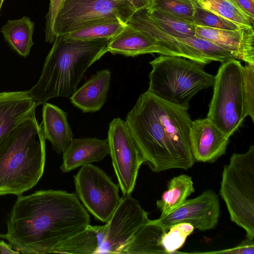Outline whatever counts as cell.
Here are the masks:
<instances>
[{
    "label": "cell",
    "instance_id": "6da1fadb",
    "mask_svg": "<svg viewBox=\"0 0 254 254\" xmlns=\"http://www.w3.org/2000/svg\"><path fill=\"white\" fill-rule=\"evenodd\" d=\"M90 223V216L75 193L40 190L18 196L7 220L4 238L19 253L49 254Z\"/></svg>",
    "mask_w": 254,
    "mask_h": 254
},
{
    "label": "cell",
    "instance_id": "7a4b0ae2",
    "mask_svg": "<svg viewBox=\"0 0 254 254\" xmlns=\"http://www.w3.org/2000/svg\"><path fill=\"white\" fill-rule=\"evenodd\" d=\"M125 122L143 164L152 172L187 170L193 165L189 140L192 121L188 110L147 90L140 95Z\"/></svg>",
    "mask_w": 254,
    "mask_h": 254
},
{
    "label": "cell",
    "instance_id": "3957f363",
    "mask_svg": "<svg viewBox=\"0 0 254 254\" xmlns=\"http://www.w3.org/2000/svg\"><path fill=\"white\" fill-rule=\"evenodd\" d=\"M110 40H69L64 35L57 36L37 83L28 90L37 105L70 96L87 69L108 52Z\"/></svg>",
    "mask_w": 254,
    "mask_h": 254
},
{
    "label": "cell",
    "instance_id": "277c9868",
    "mask_svg": "<svg viewBox=\"0 0 254 254\" xmlns=\"http://www.w3.org/2000/svg\"><path fill=\"white\" fill-rule=\"evenodd\" d=\"M46 139L36 115L22 123L0 143V195H20L42 177Z\"/></svg>",
    "mask_w": 254,
    "mask_h": 254
},
{
    "label": "cell",
    "instance_id": "5b68a950",
    "mask_svg": "<svg viewBox=\"0 0 254 254\" xmlns=\"http://www.w3.org/2000/svg\"><path fill=\"white\" fill-rule=\"evenodd\" d=\"M147 91L159 98L188 110L190 101L199 91L212 86L215 76L191 60L161 55L149 62Z\"/></svg>",
    "mask_w": 254,
    "mask_h": 254
},
{
    "label": "cell",
    "instance_id": "8992f818",
    "mask_svg": "<svg viewBox=\"0 0 254 254\" xmlns=\"http://www.w3.org/2000/svg\"><path fill=\"white\" fill-rule=\"evenodd\" d=\"M219 194L231 220L254 239V146L234 153L223 169Z\"/></svg>",
    "mask_w": 254,
    "mask_h": 254
},
{
    "label": "cell",
    "instance_id": "52a82bcc",
    "mask_svg": "<svg viewBox=\"0 0 254 254\" xmlns=\"http://www.w3.org/2000/svg\"><path fill=\"white\" fill-rule=\"evenodd\" d=\"M212 86L207 117L230 137L248 116L241 62L232 59L222 63Z\"/></svg>",
    "mask_w": 254,
    "mask_h": 254
},
{
    "label": "cell",
    "instance_id": "ba28073f",
    "mask_svg": "<svg viewBox=\"0 0 254 254\" xmlns=\"http://www.w3.org/2000/svg\"><path fill=\"white\" fill-rule=\"evenodd\" d=\"M135 11L127 0H63L53 31L57 37L100 23L126 25Z\"/></svg>",
    "mask_w": 254,
    "mask_h": 254
},
{
    "label": "cell",
    "instance_id": "9c48e42d",
    "mask_svg": "<svg viewBox=\"0 0 254 254\" xmlns=\"http://www.w3.org/2000/svg\"><path fill=\"white\" fill-rule=\"evenodd\" d=\"M78 198L96 219L107 222L120 202L119 186L92 164L81 166L74 176Z\"/></svg>",
    "mask_w": 254,
    "mask_h": 254
},
{
    "label": "cell",
    "instance_id": "30bf717a",
    "mask_svg": "<svg viewBox=\"0 0 254 254\" xmlns=\"http://www.w3.org/2000/svg\"><path fill=\"white\" fill-rule=\"evenodd\" d=\"M148 213L131 195L121 197L118 206L103 226H92L97 234L96 254H118L148 221Z\"/></svg>",
    "mask_w": 254,
    "mask_h": 254
},
{
    "label": "cell",
    "instance_id": "8fae6325",
    "mask_svg": "<svg viewBox=\"0 0 254 254\" xmlns=\"http://www.w3.org/2000/svg\"><path fill=\"white\" fill-rule=\"evenodd\" d=\"M107 140L119 186L123 195H130L143 160L126 122L114 119L109 124Z\"/></svg>",
    "mask_w": 254,
    "mask_h": 254
},
{
    "label": "cell",
    "instance_id": "7c38bea8",
    "mask_svg": "<svg viewBox=\"0 0 254 254\" xmlns=\"http://www.w3.org/2000/svg\"><path fill=\"white\" fill-rule=\"evenodd\" d=\"M220 215V202L213 190H204L195 198L186 199L179 207L158 220L167 230L180 223H189L194 229L206 231L215 228Z\"/></svg>",
    "mask_w": 254,
    "mask_h": 254
},
{
    "label": "cell",
    "instance_id": "4fadbf2b",
    "mask_svg": "<svg viewBox=\"0 0 254 254\" xmlns=\"http://www.w3.org/2000/svg\"><path fill=\"white\" fill-rule=\"evenodd\" d=\"M229 138L207 117L192 121L189 140L194 161L214 163L225 154Z\"/></svg>",
    "mask_w": 254,
    "mask_h": 254
},
{
    "label": "cell",
    "instance_id": "5bb4252c",
    "mask_svg": "<svg viewBox=\"0 0 254 254\" xmlns=\"http://www.w3.org/2000/svg\"><path fill=\"white\" fill-rule=\"evenodd\" d=\"M253 27L228 30L196 25L194 36L232 52L237 60L254 65Z\"/></svg>",
    "mask_w": 254,
    "mask_h": 254
},
{
    "label": "cell",
    "instance_id": "9a60e30c",
    "mask_svg": "<svg viewBox=\"0 0 254 254\" xmlns=\"http://www.w3.org/2000/svg\"><path fill=\"white\" fill-rule=\"evenodd\" d=\"M126 24L154 38L161 48V55L183 57L201 65L211 62L194 48L160 29L149 17L146 9L136 11Z\"/></svg>",
    "mask_w": 254,
    "mask_h": 254
},
{
    "label": "cell",
    "instance_id": "2e32d148",
    "mask_svg": "<svg viewBox=\"0 0 254 254\" xmlns=\"http://www.w3.org/2000/svg\"><path fill=\"white\" fill-rule=\"evenodd\" d=\"M38 106L28 90L0 92V143L17 126L35 116Z\"/></svg>",
    "mask_w": 254,
    "mask_h": 254
},
{
    "label": "cell",
    "instance_id": "e0dca14e",
    "mask_svg": "<svg viewBox=\"0 0 254 254\" xmlns=\"http://www.w3.org/2000/svg\"><path fill=\"white\" fill-rule=\"evenodd\" d=\"M107 139L94 138H73L63 152L61 169L70 172L83 165L103 160L109 154Z\"/></svg>",
    "mask_w": 254,
    "mask_h": 254
},
{
    "label": "cell",
    "instance_id": "ac0fdd59",
    "mask_svg": "<svg viewBox=\"0 0 254 254\" xmlns=\"http://www.w3.org/2000/svg\"><path fill=\"white\" fill-rule=\"evenodd\" d=\"M110 80L109 69L98 71L71 95V103L83 112L100 110L107 101Z\"/></svg>",
    "mask_w": 254,
    "mask_h": 254
},
{
    "label": "cell",
    "instance_id": "d6986e66",
    "mask_svg": "<svg viewBox=\"0 0 254 254\" xmlns=\"http://www.w3.org/2000/svg\"><path fill=\"white\" fill-rule=\"evenodd\" d=\"M42 121L40 126L46 139L52 144L53 149L62 154L73 138L67 122V114L59 107L45 102L43 104Z\"/></svg>",
    "mask_w": 254,
    "mask_h": 254
},
{
    "label": "cell",
    "instance_id": "ffe728a7",
    "mask_svg": "<svg viewBox=\"0 0 254 254\" xmlns=\"http://www.w3.org/2000/svg\"><path fill=\"white\" fill-rule=\"evenodd\" d=\"M108 52L127 57L158 53L162 50L156 40L149 34L127 24L118 35L110 39Z\"/></svg>",
    "mask_w": 254,
    "mask_h": 254
},
{
    "label": "cell",
    "instance_id": "44dd1931",
    "mask_svg": "<svg viewBox=\"0 0 254 254\" xmlns=\"http://www.w3.org/2000/svg\"><path fill=\"white\" fill-rule=\"evenodd\" d=\"M167 231L158 219H149L118 254H166L162 239Z\"/></svg>",
    "mask_w": 254,
    "mask_h": 254
},
{
    "label": "cell",
    "instance_id": "7402d4cb",
    "mask_svg": "<svg viewBox=\"0 0 254 254\" xmlns=\"http://www.w3.org/2000/svg\"><path fill=\"white\" fill-rule=\"evenodd\" d=\"M35 24L28 16L8 20L2 26L0 32L5 41L20 56L27 57L34 45L33 34Z\"/></svg>",
    "mask_w": 254,
    "mask_h": 254
},
{
    "label": "cell",
    "instance_id": "603a6c76",
    "mask_svg": "<svg viewBox=\"0 0 254 254\" xmlns=\"http://www.w3.org/2000/svg\"><path fill=\"white\" fill-rule=\"evenodd\" d=\"M195 190L191 177L181 174L169 181L168 188L156 202L161 212L160 217L165 216L179 207Z\"/></svg>",
    "mask_w": 254,
    "mask_h": 254
},
{
    "label": "cell",
    "instance_id": "cb8c5ba5",
    "mask_svg": "<svg viewBox=\"0 0 254 254\" xmlns=\"http://www.w3.org/2000/svg\"><path fill=\"white\" fill-rule=\"evenodd\" d=\"M98 248L97 234L90 224L85 229L58 244L50 253L96 254Z\"/></svg>",
    "mask_w": 254,
    "mask_h": 254
},
{
    "label": "cell",
    "instance_id": "d4e9b609",
    "mask_svg": "<svg viewBox=\"0 0 254 254\" xmlns=\"http://www.w3.org/2000/svg\"><path fill=\"white\" fill-rule=\"evenodd\" d=\"M146 11L152 21L167 34L180 38L194 36L196 25L193 23L177 19L155 9Z\"/></svg>",
    "mask_w": 254,
    "mask_h": 254
},
{
    "label": "cell",
    "instance_id": "484cf974",
    "mask_svg": "<svg viewBox=\"0 0 254 254\" xmlns=\"http://www.w3.org/2000/svg\"><path fill=\"white\" fill-rule=\"evenodd\" d=\"M200 7L235 23L254 27V22L229 0H193Z\"/></svg>",
    "mask_w": 254,
    "mask_h": 254
},
{
    "label": "cell",
    "instance_id": "4316f807",
    "mask_svg": "<svg viewBox=\"0 0 254 254\" xmlns=\"http://www.w3.org/2000/svg\"><path fill=\"white\" fill-rule=\"evenodd\" d=\"M126 25L120 22H111L95 24L64 35V37L65 39L69 40L111 39L122 31Z\"/></svg>",
    "mask_w": 254,
    "mask_h": 254
},
{
    "label": "cell",
    "instance_id": "83f0119b",
    "mask_svg": "<svg viewBox=\"0 0 254 254\" xmlns=\"http://www.w3.org/2000/svg\"><path fill=\"white\" fill-rule=\"evenodd\" d=\"M176 38L178 41L197 50L205 58L211 62L223 63L232 59H236L235 56L232 52L208 41L194 36L185 38Z\"/></svg>",
    "mask_w": 254,
    "mask_h": 254
},
{
    "label": "cell",
    "instance_id": "f1b7e54d",
    "mask_svg": "<svg viewBox=\"0 0 254 254\" xmlns=\"http://www.w3.org/2000/svg\"><path fill=\"white\" fill-rule=\"evenodd\" d=\"M150 8L160 10L183 21L193 23L194 4L189 0H153Z\"/></svg>",
    "mask_w": 254,
    "mask_h": 254
},
{
    "label": "cell",
    "instance_id": "f546056e",
    "mask_svg": "<svg viewBox=\"0 0 254 254\" xmlns=\"http://www.w3.org/2000/svg\"><path fill=\"white\" fill-rule=\"evenodd\" d=\"M194 4L193 23L195 25L228 30H237L247 27H251L235 23L200 7L195 2Z\"/></svg>",
    "mask_w": 254,
    "mask_h": 254
},
{
    "label": "cell",
    "instance_id": "4dcf8cb0",
    "mask_svg": "<svg viewBox=\"0 0 254 254\" xmlns=\"http://www.w3.org/2000/svg\"><path fill=\"white\" fill-rule=\"evenodd\" d=\"M194 229L193 226L189 223H180L172 226L162 239V245L166 254L178 253L177 251L184 245Z\"/></svg>",
    "mask_w": 254,
    "mask_h": 254
},
{
    "label": "cell",
    "instance_id": "1f68e13d",
    "mask_svg": "<svg viewBox=\"0 0 254 254\" xmlns=\"http://www.w3.org/2000/svg\"><path fill=\"white\" fill-rule=\"evenodd\" d=\"M244 88L248 116L254 122V65H243Z\"/></svg>",
    "mask_w": 254,
    "mask_h": 254
},
{
    "label": "cell",
    "instance_id": "d6a6232c",
    "mask_svg": "<svg viewBox=\"0 0 254 254\" xmlns=\"http://www.w3.org/2000/svg\"><path fill=\"white\" fill-rule=\"evenodd\" d=\"M63 0H50L48 11L46 15V26L45 29V41L53 43L56 36L53 31V25L58 12Z\"/></svg>",
    "mask_w": 254,
    "mask_h": 254
},
{
    "label": "cell",
    "instance_id": "836d02e7",
    "mask_svg": "<svg viewBox=\"0 0 254 254\" xmlns=\"http://www.w3.org/2000/svg\"><path fill=\"white\" fill-rule=\"evenodd\" d=\"M203 253L254 254V239L246 237L240 244L232 248Z\"/></svg>",
    "mask_w": 254,
    "mask_h": 254
},
{
    "label": "cell",
    "instance_id": "e575fe53",
    "mask_svg": "<svg viewBox=\"0 0 254 254\" xmlns=\"http://www.w3.org/2000/svg\"><path fill=\"white\" fill-rule=\"evenodd\" d=\"M238 9L254 20V0H229Z\"/></svg>",
    "mask_w": 254,
    "mask_h": 254
},
{
    "label": "cell",
    "instance_id": "d590c367",
    "mask_svg": "<svg viewBox=\"0 0 254 254\" xmlns=\"http://www.w3.org/2000/svg\"><path fill=\"white\" fill-rule=\"evenodd\" d=\"M133 7L135 11L148 9L152 4L153 0H127Z\"/></svg>",
    "mask_w": 254,
    "mask_h": 254
},
{
    "label": "cell",
    "instance_id": "8d00e7d4",
    "mask_svg": "<svg viewBox=\"0 0 254 254\" xmlns=\"http://www.w3.org/2000/svg\"><path fill=\"white\" fill-rule=\"evenodd\" d=\"M19 254L17 251H14L12 249L10 244H7L3 241H0V254Z\"/></svg>",
    "mask_w": 254,
    "mask_h": 254
},
{
    "label": "cell",
    "instance_id": "74e56055",
    "mask_svg": "<svg viewBox=\"0 0 254 254\" xmlns=\"http://www.w3.org/2000/svg\"><path fill=\"white\" fill-rule=\"evenodd\" d=\"M4 0H0V11L2 5Z\"/></svg>",
    "mask_w": 254,
    "mask_h": 254
},
{
    "label": "cell",
    "instance_id": "f35d334b",
    "mask_svg": "<svg viewBox=\"0 0 254 254\" xmlns=\"http://www.w3.org/2000/svg\"><path fill=\"white\" fill-rule=\"evenodd\" d=\"M189 0L192 1L193 0Z\"/></svg>",
    "mask_w": 254,
    "mask_h": 254
}]
</instances>
